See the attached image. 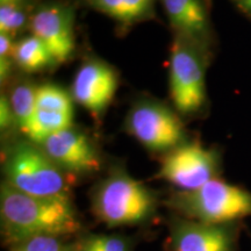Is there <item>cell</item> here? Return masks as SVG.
I'll return each mask as SVG.
<instances>
[{"label": "cell", "mask_w": 251, "mask_h": 251, "mask_svg": "<svg viewBox=\"0 0 251 251\" xmlns=\"http://www.w3.org/2000/svg\"><path fill=\"white\" fill-rule=\"evenodd\" d=\"M13 62L26 72H40L55 63L48 48L33 34L17 42Z\"/></svg>", "instance_id": "15"}, {"label": "cell", "mask_w": 251, "mask_h": 251, "mask_svg": "<svg viewBox=\"0 0 251 251\" xmlns=\"http://www.w3.org/2000/svg\"><path fill=\"white\" fill-rule=\"evenodd\" d=\"M219 156L200 143H183L172 149L163 159L158 177L180 191H194L218 174Z\"/></svg>", "instance_id": "7"}, {"label": "cell", "mask_w": 251, "mask_h": 251, "mask_svg": "<svg viewBox=\"0 0 251 251\" xmlns=\"http://www.w3.org/2000/svg\"><path fill=\"white\" fill-rule=\"evenodd\" d=\"M37 86L29 81H20L11 90L8 100L13 111L17 127L21 131L26 129L36 103Z\"/></svg>", "instance_id": "16"}, {"label": "cell", "mask_w": 251, "mask_h": 251, "mask_svg": "<svg viewBox=\"0 0 251 251\" xmlns=\"http://www.w3.org/2000/svg\"><path fill=\"white\" fill-rule=\"evenodd\" d=\"M70 93L54 84L37 86L33 115L23 133L31 142L40 144L49 136L72 126L74 106Z\"/></svg>", "instance_id": "8"}, {"label": "cell", "mask_w": 251, "mask_h": 251, "mask_svg": "<svg viewBox=\"0 0 251 251\" xmlns=\"http://www.w3.org/2000/svg\"><path fill=\"white\" fill-rule=\"evenodd\" d=\"M91 7L118 23L131 25L150 18L155 0H86Z\"/></svg>", "instance_id": "14"}, {"label": "cell", "mask_w": 251, "mask_h": 251, "mask_svg": "<svg viewBox=\"0 0 251 251\" xmlns=\"http://www.w3.org/2000/svg\"><path fill=\"white\" fill-rule=\"evenodd\" d=\"M13 126L17 127V122H15L8 97L1 96V98H0V127H1V129L6 130L13 127Z\"/></svg>", "instance_id": "20"}, {"label": "cell", "mask_w": 251, "mask_h": 251, "mask_svg": "<svg viewBox=\"0 0 251 251\" xmlns=\"http://www.w3.org/2000/svg\"><path fill=\"white\" fill-rule=\"evenodd\" d=\"M176 35L201 50L209 36V21L201 0H162Z\"/></svg>", "instance_id": "13"}, {"label": "cell", "mask_w": 251, "mask_h": 251, "mask_svg": "<svg viewBox=\"0 0 251 251\" xmlns=\"http://www.w3.org/2000/svg\"><path fill=\"white\" fill-rule=\"evenodd\" d=\"M5 183L19 192L43 198H70L65 172L39 144L20 141L8 150L4 162Z\"/></svg>", "instance_id": "2"}, {"label": "cell", "mask_w": 251, "mask_h": 251, "mask_svg": "<svg viewBox=\"0 0 251 251\" xmlns=\"http://www.w3.org/2000/svg\"><path fill=\"white\" fill-rule=\"evenodd\" d=\"M13 59L12 58H2L0 57V78L1 81L7 80L9 75L12 74V69H13Z\"/></svg>", "instance_id": "22"}, {"label": "cell", "mask_w": 251, "mask_h": 251, "mask_svg": "<svg viewBox=\"0 0 251 251\" xmlns=\"http://www.w3.org/2000/svg\"><path fill=\"white\" fill-rule=\"evenodd\" d=\"M0 214L8 246L36 236L63 238L80 229L70 198L28 196L6 183L0 191Z\"/></svg>", "instance_id": "1"}, {"label": "cell", "mask_w": 251, "mask_h": 251, "mask_svg": "<svg viewBox=\"0 0 251 251\" xmlns=\"http://www.w3.org/2000/svg\"><path fill=\"white\" fill-rule=\"evenodd\" d=\"M92 208L97 218L108 227L135 226L153 214L156 198L141 181L126 172L115 171L94 190Z\"/></svg>", "instance_id": "3"}, {"label": "cell", "mask_w": 251, "mask_h": 251, "mask_svg": "<svg viewBox=\"0 0 251 251\" xmlns=\"http://www.w3.org/2000/svg\"><path fill=\"white\" fill-rule=\"evenodd\" d=\"M39 146L65 174H92L99 171L101 166L94 144L72 126L49 136Z\"/></svg>", "instance_id": "10"}, {"label": "cell", "mask_w": 251, "mask_h": 251, "mask_svg": "<svg viewBox=\"0 0 251 251\" xmlns=\"http://www.w3.org/2000/svg\"><path fill=\"white\" fill-rule=\"evenodd\" d=\"M170 94L175 108L184 115L200 112L206 102L205 67L200 49L177 35L171 47Z\"/></svg>", "instance_id": "5"}, {"label": "cell", "mask_w": 251, "mask_h": 251, "mask_svg": "<svg viewBox=\"0 0 251 251\" xmlns=\"http://www.w3.org/2000/svg\"><path fill=\"white\" fill-rule=\"evenodd\" d=\"M9 251H74V247L63 242L62 237L36 236L12 244Z\"/></svg>", "instance_id": "19"}, {"label": "cell", "mask_w": 251, "mask_h": 251, "mask_svg": "<svg viewBox=\"0 0 251 251\" xmlns=\"http://www.w3.org/2000/svg\"><path fill=\"white\" fill-rule=\"evenodd\" d=\"M72 247L74 251H130L129 242L118 235H87Z\"/></svg>", "instance_id": "17"}, {"label": "cell", "mask_w": 251, "mask_h": 251, "mask_svg": "<svg viewBox=\"0 0 251 251\" xmlns=\"http://www.w3.org/2000/svg\"><path fill=\"white\" fill-rule=\"evenodd\" d=\"M172 251H234V236L224 225L179 220L171 230Z\"/></svg>", "instance_id": "12"}, {"label": "cell", "mask_w": 251, "mask_h": 251, "mask_svg": "<svg viewBox=\"0 0 251 251\" xmlns=\"http://www.w3.org/2000/svg\"><path fill=\"white\" fill-rule=\"evenodd\" d=\"M31 34L48 48L55 63L71 57L76 47L74 11L70 6L50 2L40 6L29 19Z\"/></svg>", "instance_id": "9"}, {"label": "cell", "mask_w": 251, "mask_h": 251, "mask_svg": "<svg viewBox=\"0 0 251 251\" xmlns=\"http://www.w3.org/2000/svg\"><path fill=\"white\" fill-rule=\"evenodd\" d=\"M118 86V74L111 65L99 59H89L75 75L71 97L92 114L99 115L108 107Z\"/></svg>", "instance_id": "11"}, {"label": "cell", "mask_w": 251, "mask_h": 251, "mask_svg": "<svg viewBox=\"0 0 251 251\" xmlns=\"http://www.w3.org/2000/svg\"><path fill=\"white\" fill-rule=\"evenodd\" d=\"M15 45L17 43L14 42L13 36L0 33V57L13 59Z\"/></svg>", "instance_id": "21"}, {"label": "cell", "mask_w": 251, "mask_h": 251, "mask_svg": "<svg viewBox=\"0 0 251 251\" xmlns=\"http://www.w3.org/2000/svg\"><path fill=\"white\" fill-rule=\"evenodd\" d=\"M169 205L188 220L225 225L251 216V193L215 178L198 190L174 194Z\"/></svg>", "instance_id": "4"}, {"label": "cell", "mask_w": 251, "mask_h": 251, "mask_svg": "<svg viewBox=\"0 0 251 251\" xmlns=\"http://www.w3.org/2000/svg\"><path fill=\"white\" fill-rule=\"evenodd\" d=\"M244 7H246L248 11L251 12V0H242Z\"/></svg>", "instance_id": "24"}, {"label": "cell", "mask_w": 251, "mask_h": 251, "mask_svg": "<svg viewBox=\"0 0 251 251\" xmlns=\"http://www.w3.org/2000/svg\"><path fill=\"white\" fill-rule=\"evenodd\" d=\"M27 25H29V20L24 5H0V33L14 36Z\"/></svg>", "instance_id": "18"}, {"label": "cell", "mask_w": 251, "mask_h": 251, "mask_svg": "<svg viewBox=\"0 0 251 251\" xmlns=\"http://www.w3.org/2000/svg\"><path fill=\"white\" fill-rule=\"evenodd\" d=\"M126 127L142 146L152 151H171L185 141L181 120L165 105L143 100L133 106Z\"/></svg>", "instance_id": "6"}, {"label": "cell", "mask_w": 251, "mask_h": 251, "mask_svg": "<svg viewBox=\"0 0 251 251\" xmlns=\"http://www.w3.org/2000/svg\"><path fill=\"white\" fill-rule=\"evenodd\" d=\"M26 0H0V5L11 4V5H24Z\"/></svg>", "instance_id": "23"}]
</instances>
